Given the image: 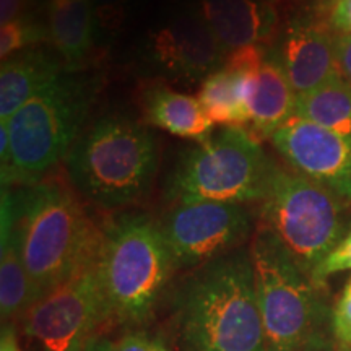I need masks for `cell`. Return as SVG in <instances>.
<instances>
[{"mask_svg":"<svg viewBox=\"0 0 351 351\" xmlns=\"http://www.w3.org/2000/svg\"><path fill=\"white\" fill-rule=\"evenodd\" d=\"M95 263L44 295L26 313L23 332L41 351H75L109 324Z\"/></svg>","mask_w":351,"mask_h":351,"instance_id":"obj_10","label":"cell"},{"mask_svg":"<svg viewBox=\"0 0 351 351\" xmlns=\"http://www.w3.org/2000/svg\"><path fill=\"white\" fill-rule=\"evenodd\" d=\"M65 163L70 181L83 197L103 208H119L150 192L156 145L147 127L106 116L83 132Z\"/></svg>","mask_w":351,"mask_h":351,"instance_id":"obj_5","label":"cell"},{"mask_svg":"<svg viewBox=\"0 0 351 351\" xmlns=\"http://www.w3.org/2000/svg\"><path fill=\"white\" fill-rule=\"evenodd\" d=\"M0 351H21L19 337H16V328L13 324L2 326V333H0Z\"/></svg>","mask_w":351,"mask_h":351,"instance_id":"obj_28","label":"cell"},{"mask_svg":"<svg viewBox=\"0 0 351 351\" xmlns=\"http://www.w3.org/2000/svg\"><path fill=\"white\" fill-rule=\"evenodd\" d=\"M112 351H169L165 339L147 330H132L114 341Z\"/></svg>","mask_w":351,"mask_h":351,"instance_id":"obj_24","label":"cell"},{"mask_svg":"<svg viewBox=\"0 0 351 351\" xmlns=\"http://www.w3.org/2000/svg\"><path fill=\"white\" fill-rule=\"evenodd\" d=\"M65 72L60 60L46 52L29 49L3 60L0 67V117L10 119L43 88Z\"/></svg>","mask_w":351,"mask_h":351,"instance_id":"obj_17","label":"cell"},{"mask_svg":"<svg viewBox=\"0 0 351 351\" xmlns=\"http://www.w3.org/2000/svg\"><path fill=\"white\" fill-rule=\"evenodd\" d=\"M261 204L262 225L311 278L348 232L343 202L317 182L276 165Z\"/></svg>","mask_w":351,"mask_h":351,"instance_id":"obj_8","label":"cell"},{"mask_svg":"<svg viewBox=\"0 0 351 351\" xmlns=\"http://www.w3.org/2000/svg\"><path fill=\"white\" fill-rule=\"evenodd\" d=\"M200 19L225 54L261 46L271 25L269 12L258 0H202Z\"/></svg>","mask_w":351,"mask_h":351,"instance_id":"obj_15","label":"cell"},{"mask_svg":"<svg viewBox=\"0 0 351 351\" xmlns=\"http://www.w3.org/2000/svg\"><path fill=\"white\" fill-rule=\"evenodd\" d=\"M295 117L351 137V85L341 77L298 95Z\"/></svg>","mask_w":351,"mask_h":351,"instance_id":"obj_20","label":"cell"},{"mask_svg":"<svg viewBox=\"0 0 351 351\" xmlns=\"http://www.w3.org/2000/svg\"><path fill=\"white\" fill-rule=\"evenodd\" d=\"M267 351H337L333 307L324 287L293 261L269 228L249 247Z\"/></svg>","mask_w":351,"mask_h":351,"instance_id":"obj_3","label":"cell"},{"mask_svg":"<svg viewBox=\"0 0 351 351\" xmlns=\"http://www.w3.org/2000/svg\"><path fill=\"white\" fill-rule=\"evenodd\" d=\"M12 204L16 243L39 300L96 262L101 230L70 189L34 182L12 192Z\"/></svg>","mask_w":351,"mask_h":351,"instance_id":"obj_2","label":"cell"},{"mask_svg":"<svg viewBox=\"0 0 351 351\" xmlns=\"http://www.w3.org/2000/svg\"><path fill=\"white\" fill-rule=\"evenodd\" d=\"M95 28L93 0H49L47 3V36L64 59L77 65L91 51Z\"/></svg>","mask_w":351,"mask_h":351,"instance_id":"obj_19","label":"cell"},{"mask_svg":"<svg viewBox=\"0 0 351 351\" xmlns=\"http://www.w3.org/2000/svg\"><path fill=\"white\" fill-rule=\"evenodd\" d=\"M160 226L176 269H199L241 249L252 232V218L241 204L176 200Z\"/></svg>","mask_w":351,"mask_h":351,"instance_id":"obj_9","label":"cell"},{"mask_svg":"<svg viewBox=\"0 0 351 351\" xmlns=\"http://www.w3.org/2000/svg\"><path fill=\"white\" fill-rule=\"evenodd\" d=\"M95 2V5H109V3H112V2H116V0H93Z\"/></svg>","mask_w":351,"mask_h":351,"instance_id":"obj_30","label":"cell"},{"mask_svg":"<svg viewBox=\"0 0 351 351\" xmlns=\"http://www.w3.org/2000/svg\"><path fill=\"white\" fill-rule=\"evenodd\" d=\"M153 54L163 69L178 77H208L226 54L205 21L197 16H179L153 36Z\"/></svg>","mask_w":351,"mask_h":351,"instance_id":"obj_12","label":"cell"},{"mask_svg":"<svg viewBox=\"0 0 351 351\" xmlns=\"http://www.w3.org/2000/svg\"><path fill=\"white\" fill-rule=\"evenodd\" d=\"M270 142L296 173L351 204V137L293 117Z\"/></svg>","mask_w":351,"mask_h":351,"instance_id":"obj_11","label":"cell"},{"mask_svg":"<svg viewBox=\"0 0 351 351\" xmlns=\"http://www.w3.org/2000/svg\"><path fill=\"white\" fill-rule=\"evenodd\" d=\"M96 82L70 70L34 95L5 121L10 134V165L2 171V189L38 182L80 138L93 104Z\"/></svg>","mask_w":351,"mask_h":351,"instance_id":"obj_6","label":"cell"},{"mask_svg":"<svg viewBox=\"0 0 351 351\" xmlns=\"http://www.w3.org/2000/svg\"><path fill=\"white\" fill-rule=\"evenodd\" d=\"M332 23L340 33L351 34V0H337L332 13Z\"/></svg>","mask_w":351,"mask_h":351,"instance_id":"obj_26","label":"cell"},{"mask_svg":"<svg viewBox=\"0 0 351 351\" xmlns=\"http://www.w3.org/2000/svg\"><path fill=\"white\" fill-rule=\"evenodd\" d=\"M112 348H114L112 340H109L104 335L96 333V335L90 337V339L83 341L75 351H112Z\"/></svg>","mask_w":351,"mask_h":351,"instance_id":"obj_29","label":"cell"},{"mask_svg":"<svg viewBox=\"0 0 351 351\" xmlns=\"http://www.w3.org/2000/svg\"><path fill=\"white\" fill-rule=\"evenodd\" d=\"M25 0H0V21L8 23V21L19 19L20 12L23 10Z\"/></svg>","mask_w":351,"mask_h":351,"instance_id":"obj_27","label":"cell"},{"mask_svg":"<svg viewBox=\"0 0 351 351\" xmlns=\"http://www.w3.org/2000/svg\"><path fill=\"white\" fill-rule=\"evenodd\" d=\"M39 300L26 271L15 236L10 189H2V247H0V315L2 326L23 317Z\"/></svg>","mask_w":351,"mask_h":351,"instance_id":"obj_14","label":"cell"},{"mask_svg":"<svg viewBox=\"0 0 351 351\" xmlns=\"http://www.w3.org/2000/svg\"><path fill=\"white\" fill-rule=\"evenodd\" d=\"M173 330L176 351H267L249 251L189 276L174 300Z\"/></svg>","mask_w":351,"mask_h":351,"instance_id":"obj_1","label":"cell"},{"mask_svg":"<svg viewBox=\"0 0 351 351\" xmlns=\"http://www.w3.org/2000/svg\"><path fill=\"white\" fill-rule=\"evenodd\" d=\"M274 169L275 163L252 132L223 127L181 158L171 178L169 195L241 205L262 202Z\"/></svg>","mask_w":351,"mask_h":351,"instance_id":"obj_7","label":"cell"},{"mask_svg":"<svg viewBox=\"0 0 351 351\" xmlns=\"http://www.w3.org/2000/svg\"><path fill=\"white\" fill-rule=\"evenodd\" d=\"M49 39L47 33H44L36 25L19 19L3 23L0 28V59L7 60L12 56L19 54L26 47L33 46L34 43Z\"/></svg>","mask_w":351,"mask_h":351,"instance_id":"obj_21","label":"cell"},{"mask_svg":"<svg viewBox=\"0 0 351 351\" xmlns=\"http://www.w3.org/2000/svg\"><path fill=\"white\" fill-rule=\"evenodd\" d=\"M333 333L340 351H351V276L333 306Z\"/></svg>","mask_w":351,"mask_h":351,"instance_id":"obj_23","label":"cell"},{"mask_svg":"<svg viewBox=\"0 0 351 351\" xmlns=\"http://www.w3.org/2000/svg\"><path fill=\"white\" fill-rule=\"evenodd\" d=\"M351 270V230L341 238V241L324 258L319 269L315 270L313 282L326 288L328 276Z\"/></svg>","mask_w":351,"mask_h":351,"instance_id":"obj_22","label":"cell"},{"mask_svg":"<svg viewBox=\"0 0 351 351\" xmlns=\"http://www.w3.org/2000/svg\"><path fill=\"white\" fill-rule=\"evenodd\" d=\"M280 62L296 95H304L340 77L337 38L324 25L291 26L285 38Z\"/></svg>","mask_w":351,"mask_h":351,"instance_id":"obj_13","label":"cell"},{"mask_svg":"<svg viewBox=\"0 0 351 351\" xmlns=\"http://www.w3.org/2000/svg\"><path fill=\"white\" fill-rule=\"evenodd\" d=\"M296 98L298 95L293 90L280 59L265 54L249 103L252 134L258 140L270 138L280 127L295 117Z\"/></svg>","mask_w":351,"mask_h":351,"instance_id":"obj_16","label":"cell"},{"mask_svg":"<svg viewBox=\"0 0 351 351\" xmlns=\"http://www.w3.org/2000/svg\"><path fill=\"white\" fill-rule=\"evenodd\" d=\"M143 117L150 125L171 135L191 140H205L212 135L213 122L194 96L179 93L169 86H150L142 101Z\"/></svg>","mask_w":351,"mask_h":351,"instance_id":"obj_18","label":"cell"},{"mask_svg":"<svg viewBox=\"0 0 351 351\" xmlns=\"http://www.w3.org/2000/svg\"><path fill=\"white\" fill-rule=\"evenodd\" d=\"M337 64L340 77L351 85V34L340 33L337 36Z\"/></svg>","mask_w":351,"mask_h":351,"instance_id":"obj_25","label":"cell"},{"mask_svg":"<svg viewBox=\"0 0 351 351\" xmlns=\"http://www.w3.org/2000/svg\"><path fill=\"white\" fill-rule=\"evenodd\" d=\"M95 267L109 324L125 327L153 317L176 270L160 223L138 212L116 215L101 228Z\"/></svg>","mask_w":351,"mask_h":351,"instance_id":"obj_4","label":"cell"}]
</instances>
